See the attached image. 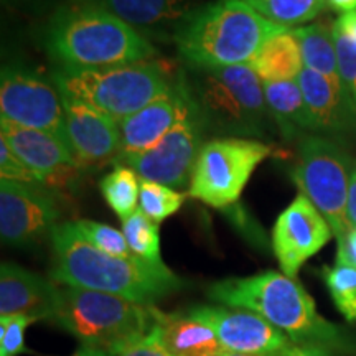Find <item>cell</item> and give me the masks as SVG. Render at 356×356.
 Instances as JSON below:
<instances>
[{
    "label": "cell",
    "mask_w": 356,
    "mask_h": 356,
    "mask_svg": "<svg viewBox=\"0 0 356 356\" xmlns=\"http://www.w3.org/2000/svg\"><path fill=\"white\" fill-rule=\"evenodd\" d=\"M53 282L104 292L140 305H154L180 291L184 280L165 266L137 256L106 254L89 244L74 222H60L51 233Z\"/></svg>",
    "instance_id": "1"
},
{
    "label": "cell",
    "mask_w": 356,
    "mask_h": 356,
    "mask_svg": "<svg viewBox=\"0 0 356 356\" xmlns=\"http://www.w3.org/2000/svg\"><path fill=\"white\" fill-rule=\"evenodd\" d=\"M327 3L337 12L348 13L356 10V0H327Z\"/></svg>",
    "instance_id": "39"
},
{
    "label": "cell",
    "mask_w": 356,
    "mask_h": 356,
    "mask_svg": "<svg viewBox=\"0 0 356 356\" xmlns=\"http://www.w3.org/2000/svg\"><path fill=\"white\" fill-rule=\"evenodd\" d=\"M262 17L289 29L317 19L327 0H248Z\"/></svg>",
    "instance_id": "26"
},
{
    "label": "cell",
    "mask_w": 356,
    "mask_h": 356,
    "mask_svg": "<svg viewBox=\"0 0 356 356\" xmlns=\"http://www.w3.org/2000/svg\"><path fill=\"white\" fill-rule=\"evenodd\" d=\"M47 188L0 181V236L3 244L29 248L51 238L60 225V208Z\"/></svg>",
    "instance_id": "13"
},
{
    "label": "cell",
    "mask_w": 356,
    "mask_h": 356,
    "mask_svg": "<svg viewBox=\"0 0 356 356\" xmlns=\"http://www.w3.org/2000/svg\"><path fill=\"white\" fill-rule=\"evenodd\" d=\"M3 3L19 8H32V10H35V8L43 6V3H48V0H3Z\"/></svg>",
    "instance_id": "40"
},
{
    "label": "cell",
    "mask_w": 356,
    "mask_h": 356,
    "mask_svg": "<svg viewBox=\"0 0 356 356\" xmlns=\"http://www.w3.org/2000/svg\"><path fill=\"white\" fill-rule=\"evenodd\" d=\"M228 356H332V353H328V351L325 350H318V348H304L296 351V353H286V355H228Z\"/></svg>",
    "instance_id": "38"
},
{
    "label": "cell",
    "mask_w": 356,
    "mask_h": 356,
    "mask_svg": "<svg viewBox=\"0 0 356 356\" xmlns=\"http://www.w3.org/2000/svg\"><path fill=\"white\" fill-rule=\"evenodd\" d=\"M207 293L216 304L256 312L297 345L356 356V338L325 320L305 289L286 274L266 270L228 277L213 282Z\"/></svg>",
    "instance_id": "2"
},
{
    "label": "cell",
    "mask_w": 356,
    "mask_h": 356,
    "mask_svg": "<svg viewBox=\"0 0 356 356\" xmlns=\"http://www.w3.org/2000/svg\"><path fill=\"white\" fill-rule=\"evenodd\" d=\"M353 99H355V102H356V86H355V89H353Z\"/></svg>",
    "instance_id": "42"
},
{
    "label": "cell",
    "mask_w": 356,
    "mask_h": 356,
    "mask_svg": "<svg viewBox=\"0 0 356 356\" xmlns=\"http://www.w3.org/2000/svg\"><path fill=\"white\" fill-rule=\"evenodd\" d=\"M185 200V193L175 191L170 186L155 184V181H140L139 210L157 225L175 215L184 207Z\"/></svg>",
    "instance_id": "29"
},
{
    "label": "cell",
    "mask_w": 356,
    "mask_h": 356,
    "mask_svg": "<svg viewBox=\"0 0 356 356\" xmlns=\"http://www.w3.org/2000/svg\"><path fill=\"white\" fill-rule=\"evenodd\" d=\"M351 172L350 157L335 142L315 136L302 137L292 180L330 225L338 249L345 246L351 233L346 220Z\"/></svg>",
    "instance_id": "8"
},
{
    "label": "cell",
    "mask_w": 356,
    "mask_h": 356,
    "mask_svg": "<svg viewBox=\"0 0 356 356\" xmlns=\"http://www.w3.org/2000/svg\"><path fill=\"white\" fill-rule=\"evenodd\" d=\"M122 234L134 256L149 262H163L160 256L159 225L140 210L122 220Z\"/></svg>",
    "instance_id": "27"
},
{
    "label": "cell",
    "mask_w": 356,
    "mask_h": 356,
    "mask_svg": "<svg viewBox=\"0 0 356 356\" xmlns=\"http://www.w3.org/2000/svg\"><path fill=\"white\" fill-rule=\"evenodd\" d=\"M262 83L297 81L304 70L300 44L292 30L274 35L249 65Z\"/></svg>",
    "instance_id": "23"
},
{
    "label": "cell",
    "mask_w": 356,
    "mask_h": 356,
    "mask_svg": "<svg viewBox=\"0 0 356 356\" xmlns=\"http://www.w3.org/2000/svg\"><path fill=\"white\" fill-rule=\"evenodd\" d=\"M323 280L340 314L356 322V266L337 259L335 266L323 269Z\"/></svg>",
    "instance_id": "28"
},
{
    "label": "cell",
    "mask_w": 356,
    "mask_h": 356,
    "mask_svg": "<svg viewBox=\"0 0 356 356\" xmlns=\"http://www.w3.org/2000/svg\"><path fill=\"white\" fill-rule=\"evenodd\" d=\"M0 173H2V180L17 181V184L33 185L47 188V181L42 177L37 175L33 170H30L22 160L17 157L15 152L10 149L6 139L0 137Z\"/></svg>",
    "instance_id": "32"
},
{
    "label": "cell",
    "mask_w": 356,
    "mask_h": 356,
    "mask_svg": "<svg viewBox=\"0 0 356 356\" xmlns=\"http://www.w3.org/2000/svg\"><path fill=\"white\" fill-rule=\"evenodd\" d=\"M79 2H88V0H79Z\"/></svg>",
    "instance_id": "43"
},
{
    "label": "cell",
    "mask_w": 356,
    "mask_h": 356,
    "mask_svg": "<svg viewBox=\"0 0 356 356\" xmlns=\"http://www.w3.org/2000/svg\"><path fill=\"white\" fill-rule=\"evenodd\" d=\"M99 190L109 208L121 220L137 211L140 195L139 175L132 168L118 165L99 181Z\"/></svg>",
    "instance_id": "25"
},
{
    "label": "cell",
    "mask_w": 356,
    "mask_h": 356,
    "mask_svg": "<svg viewBox=\"0 0 356 356\" xmlns=\"http://www.w3.org/2000/svg\"><path fill=\"white\" fill-rule=\"evenodd\" d=\"M61 99L66 114V137L78 167L101 168L115 162L121 152L119 122L66 92H61Z\"/></svg>",
    "instance_id": "15"
},
{
    "label": "cell",
    "mask_w": 356,
    "mask_h": 356,
    "mask_svg": "<svg viewBox=\"0 0 356 356\" xmlns=\"http://www.w3.org/2000/svg\"><path fill=\"white\" fill-rule=\"evenodd\" d=\"M193 106L195 99L191 96L188 83L185 79H178L167 92L159 96L149 106L119 122L121 127L119 157L150 149L178 122L184 121Z\"/></svg>",
    "instance_id": "16"
},
{
    "label": "cell",
    "mask_w": 356,
    "mask_h": 356,
    "mask_svg": "<svg viewBox=\"0 0 356 356\" xmlns=\"http://www.w3.org/2000/svg\"><path fill=\"white\" fill-rule=\"evenodd\" d=\"M111 356H170L160 343L159 332L152 327V330L147 333L145 337L139 338V340L132 341L126 348L118 351L115 355Z\"/></svg>",
    "instance_id": "34"
},
{
    "label": "cell",
    "mask_w": 356,
    "mask_h": 356,
    "mask_svg": "<svg viewBox=\"0 0 356 356\" xmlns=\"http://www.w3.org/2000/svg\"><path fill=\"white\" fill-rule=\"evenodd\" d=\"M154 327L160 343L170 356H228L210 325L188 314H165L152 305Z\"/></svg>",
    "instance_id": "20"
},
{
    "label": "cell",
    "mask_w": 356,
    "mask_h": 356,
    "mask_svg": "<svg viewBox=\"0 0 356 356\" xmlns=\"http://www.w3.org/2000/svg\"><path fill=\"white\" fill-rule=\"evenodd\" d=\"M53 81L61 92L88 102L118 122L139 113L173 84L155 61L104 68L60 66Z\"/></svg>",
    "instance_id": "7"
},
{
    "label": "cell",
    "mask_w": 356,
    "mask_h": 356,
    "mask_svg": "<svg viewBox=\"0 0 356 356\" xmlns=\"http://www.w3.org/2000/svg\"><path fill=\"white\" fill-rule=\"evenodd\" d=\"M264 84V96L270 118L284 137H305L304 134L317 131L302 92L299 81H275Z\"/></svg>",
    "instance_id": "22"
},
{
    "label": "cell",
    "mask_w": 356,
    "mask_h": 356,
    "mask_svg": "<svg viewBox=\"0 0 356 356\" xmlns=\"http://www.w3.org/2000/svg\"><path fill=\"white\" fill-rule=\"evenodd\" d=\"M47 50L60 66L104 68L149 61L157 50L149 38L91 2L68 0L47 26Z\"/></svg>",
    "instance_id": "3"
},
{
    "label": "cell",
    "mask_w": 356,
    "mask_h": 356,
    "mask_svg": "<svg viewBox=\"0 0 356 356\" xmlns=\"http://www.w3.org/2000/svg\"><path fill=\"white\" fill-rule=\"evenodd\" d=\"M297 81L317 131L338 134L355 127L356 102L343 88L335 86L330 79L305 66Z\"/></svg>",
    "instance_id": "19"
},
{
    "label": "cell",
    "mask_w": 356,
    "mask_h": 356,
    "mask_svg": "<svg viewBox=\"0 0 356 356\" xmlns=\"http://www.w3.org/2000/svg\"><path fill=\"white\" fill-rule=\"evenodd\" d=\"M333 40H335L341 84L353 99V89L356 86V42L353 38H350L337 24H333Z\"/></svg>",
    "instance_id": "31"
},
{
    "label": "cell",
    "mask_w": 356,
    "mask_h": 356,
    "mask_svg": "<svg viewBox=\"0 0 356 356\" xmlns=\"http://www.w3.org/2000/svg\"><path fill=\"white\" fill-rule=\"evenodd\" d=\"M73 356H111V355L104 353V351H99V350H95V348H86V346H83V348Z\"/></svg>",
    "instance_id": "41"
},
{
    "label": "cell",
    "mask_w": 356,
    "mask_h": 356,
    "mask_svg": "<svg viewBox=\"0 0 356 356\" xmlns=\"http://www.w3.org/2000/svg\"><path fill=\"white\" fill-rule=\"evenodd\" d=\"M204 122L197 102L157 144L144 152L121 155L115 165L132 168L145 181H155L170 188H181L191 181L195 165L203 147Z\"/></svg>",
    "instance_id": "10"
},
{
    "label": "cell",
    "mask_w": 356,
    "mask_h": 356,
    "mask_svg": "<svg viewBox=\"0 0 356 356\" xmlns=\"http://www.w3.org/2000/svg\"><path fill=\"white\" fill-rule=\"evenodd\" d=\"M191 96L204 127L229 137H264L275 126L264 96V84L249 65L195 68Z\"/></svg>",
    "instance_id": "5"
},
{
    "label": "cell",
    "mask_w": 356,
    "mask_h": 356,
    "mask_svg": "<svg viewBox=\"0 0 356 356\" xmlns=\"http://www.w3.org/2000/svg\"><path fill=\"white\" fill-rule=\"evenodd\" d=\"M186 314L210 325L231 353L286 355L304 348L256 312L226 305H198Z\"/></svg>",
    "instance_id": "12"
},
{
    "label": "cell",
    "mask_w": 356,
    "mask_h": 356,
    "mask_svg": "<svg viewBox=\"0 0 356 356\" xmlns=\"http://www.w3.org/2000/svg\"><path fill=\"white\" fill-rule=\"evenodd\" d=\"M297 42L300 44L304 66L312 71H317L338 88H343L338 71V60L333 40V25L325 22L300 26L292 30ZM345 89V88H343Z\"/></svg>",
    "instance_id": "24"
},
{
    "label": "cell",
    "mask_w": 356,
    "mask_h": 356,
    "mask_svg": "<svg viewBox=\"0 0 356 356\" xmlns=\"http://www.w3.org/2000/svg\"><path fill=\"white\" fill-rule=\"evenodd\" d=\"M346 220H348L350 231L356 229V168H353L350 177L348 200H346Z\"/></svg>",
    "instance_id": "35"
},
{
    "label": "cell",
    "mask_w": 356,
    "mask_h": 356,
    "mask_svg": "<svg viewBox=\"0 0 356 356\" xmlns=\"http://www.w3.org/2000/svg\"><path fill=\"white\" fill-rule=\"evenodd\" d=\"M287 30L248 0H215L195 8L173 37L193 68H225L251 65L266 42Z\"/></svg>",
    "instance_id": "4"
},
{
    "label": "cell",
    "mask_w": 356,
    "mask_h": 356,
    "mask_svg": "<svg viewBox=\"0 0 356 356\" xmlns=\"http://www.w3.org/2000/svg\"><path fill=\"white\" fill-rule=\"evenodd\" d=\"M51 323L73 335L86 348L115 355L152 330V305L65 286L60 289Z\"/></svg>",
    "instance_id": "6"
},
{
    "label": "cell",
    "mask_w": 356,
    "mask_h": 356,
    "mask_svg": "<svg viewBox=\"0 0 356 356\" xmlns=\"http://www.w3.org/2000/svg\"><path fill=\"white\" fill-rule=\"evenodd\" d=\"M274 154L273 145L257 139L218 137L207 142L200 150L188 195L216 210L233 207L256 168Z\"/></svg>",
    "instance_id": "9"
},
{
    "label": "cell",
    "mask_w": 356,
    "mask_h": 356,
    "mask_svg": "<svg viewBox=\"0 0 356 356\" xmlns=\"http://www.w3.org/2000/svg\"><path fill=\"white\" fill-rule=\"evenodd\" d=\"M0 137L7 140L17 157L42 177L48 186L61 185L79 168L70 145L50 132L22 127L0 118Z\"/></svg>",
    "instance_id": "17"
},
{
    "label": "cell",
    "mask_w": 356,
    "mask_h": 356,
    "mask_svg": "<svg viewBox=\"0 0 356 356\" xmlns=\"http://www.w3.org/2000/svg\"><path fill=\"white\" fill-rule=\"evenodd\" d=\"M60 287L13 262L0 267V317H32L51 322Z\"/></svg>",
    "instance_id": "18"
},
{
    "label": "cell",
    "mask_w": 356,
    "mask_h": 356,
    "mask_svg": "<svg viewBox=\"0 0 356 356\" xmlns=\"http://www.w3.org/2000/svg\"><path fill=\"white\" fill-rule=\"evenodd\" d=\"M337 259L351 262V264L356 266V229L351 231V233L348 234L345 246L341 249H338Z\"/></svg>",
    "instance_id": "36"
},
{
    "label": "cell",
    "mask_w": 356,
    "mask_h": 356,
    "mask_svg": "<svg viewBox=\"0 0 356 356\" xmlns=\"http://www.w3.org/2000/svg\"><path fill=\"white\" fill-rule=\"evenodd\" d=\"M144 35L173 32L195 10V0H88Z\"/></svg>",
    "instance_id": "21"
},
{
    "label": "cell",
    "mask_w": 356,
    "mask_h": 356,
    "mask_svg": "<svg viewBox=\"0 0 356 356\" xmlns=\"http://www.w3.org/2000/svg\"><path fill=\"white\" fill-rule=\"evenodd\" d=\"M74 228L83 236L89 244H92L96 249L106 252V254L118 256V257H129L134 256L129 249V244L124 238L122 231L111 228L108 225L96 222L91 220H79L73 221Z\"/></svg>",
    "instance_id": "30"
},
{
    "label": "cell",
    "mask_w": 356,
    "mask_h": 356,
    "mask_svg": "<svg viewBox=\"0 0 356 356\" xmlns=\"http://www.w3.org/2000/svg\"><path fill=\"white\" fill-rule=\"evenodd\" d=\"M335 24L340 26L343 32L348 35L350 38H353L356 42V10L353 12H348V13H343V15L338 19Z\"/></svg>",
    "instance_id": "37"
},
{
    "label": "cell",
    "mask_w": 356,
    "mask_h": 356,
    "mask_svg": "<svg viewBox=\"0 0 356 356\" xmlns=\"http://www.w3.org/2000/svg\"><path fill=\"white\" fill-rule=\"evenodd\" d=\"M33 322H37V318L0 317V356L25 353V332Z\"/></svg>",
    "instance_id": "33"
},
{
    "label": "cell",
    "mask_w": 356,
    "mask_h": 356,
    "mask_svg": "<svg viewBox=\"0 0 356 356\" xmlns=\"http://www.w3.org/2000/svg\"><path fill=\"white\" fill-rule=\"evenodd\" d=\"M332 228L322 213L299 195L280 213L273 229V249L282 273L297 279L300 267L332 239Z\"/></svg>",
    "instance_id": "14"
},
{
    "label": "cell",
    "mask_w": 356,
    "mask_h": 356,
    "mask_svg": "<svg viewBox=\"0 0 356 356\" xmlns=\"http://www.w3.org/2000/svg\"><path fill=\"white\" fill-rule=\"evenodd\" d=\"M0 111L7 121L22 127L50 132L68 144L66 114L60 89L33 71L22 66H7L2 70Z\"/></svg>",
    "instance_id": "11"
}]
</instances>
